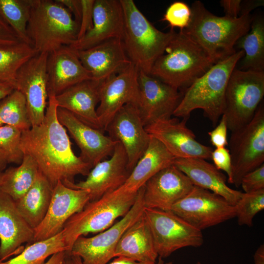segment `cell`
<instances>
[{
    "label": "cell",
    "instance_id": "6da1fadb",
    "mask_svg": "<svg viewBox=\"0 0 264 264\" xmlns=\"http://www.w3.org/2000/svg\"><path fill=\"white\" fill-rule=\"evenodd\" d=\"M57 108L55 96H48L43 122L22 132L20 147L53 188L58 181L71 188L75 177L87 176L92 167L74 154L66 130L58 119Z\"/></svg>",
    "mask_w": 264,
    "mask_h": 264
},
{
    "label": "cell",
    "instance_id": "7a4b0ae2",
    "mask_svg": "<svg viewBox=\"0 0 264 264\" xmlns=\"http://www.w3.org/2000/svg\"><path fill=\"white\" fill-rule=\"evenodd\" d=\"M191 17L188 26L182 30L199 45L216 62L228 57L237 50V41L250 29L251 14L237 18L216 16L199 0L192 4Z\"/></svg>",
    "mask_w": 264,
    "mask_h": 264
},
{
    "label": "cell",
    "instance_id": "3957f363",
    "mask_svg": "<svg viewBox=\"0 0 264 264\" xmlns=\"http://www.w3.org/2000/svg\"><path fill=\"white\" fill-rule=\"evenodd\" d=\"M243 55L242 50H237L213 65L184 90L173 116L188 120L193 110L200 109L204 116L216 126L223 114L229 79Z\"/></svg>",
    "mask_w": 264,
    "mask_h": 264
},
{
    "label": "cell",
    "instance_id": "277c9868",
    "mask_svg": "<svg viewBox=\"0 0 264 264\" xmlns=\"http://www.w3.org/2000/svg\"><path fill=\"white\" fill-rule=\"evenodd\" d=\"M216 62L180 30L154 64L150 75L177 89H185Z\"/></svg>",
    "mask_w": 264,
    "mask_h": 264
},
{
    "label": "cell",
    "instance_id": "5b68a950",
    "mask_svg": "<svg viewBox=\"0 0 264 264\" xmlns=\"http://www.w3.org/2000/svg\"><path fill=\"white\" fill-rule=\"evenodd\" d=\"M124 14L122 41L128 58L139 70L150 74L165 52L175 31H160L140 11L133 0H120Z\"/></svg>",
    "mask_w": 264,
    "mask_h": 264
},
{
    "label": "cell",
    "instance_id": "8992f818",
    "mask_svg": "<svg viewBox=\"0 0 264 264\" xmlns=\"http://www.w3.org/2000/svg\"><path fill=\"white\" fill-rule=\"evenodd\" d=\"M79 28L71 13L57 0H32L27 31L39 53L48 54L72 45L78 40Z\"/></svg>",
    "mask_w": 264,
    "mask_h": 264
},
{
    "label": "cell",
    "instance_id": "52a82bcc",
    "mask_svg": "<svg viewBox=\"0 0 264 264\" xmlns=\"http://www.w3.org/2000/svg\"><path fill=\"white\" fill-rule=\"evenodd\" d=\"M138 192L130 193L120 187L88 202L64 226L62 231L66 253L69 254L74 242L80 236L101 232L112 225L117 219L125 216L134 204Z\"/></svg>",
    "mask_w": 264,
    "mask_h": 264
},
{
    "label": "cell",
    "instance_id": "ba28073f",
    "mask_svg": "<svg viewBox=\"0 0 264 264\" xmlns=\"http://www.w3.org/2000/svg\"><path fill=\"white\" fill-rule=\"evenodd\" d=\"M264 96V72L235 68L227 86L222 115L234 131L253 117Z\"/></svg>",
    "mask_w": 264,
    "mask_h": 264
},
{
    "label": "cell",
    "instance_id": "9c48e42d",
    "mask_svg": "<svg viewBox=\"0 0 264 264\" xmlns=\"http://www.w3.org/2000/svg\"><path fill=\"white\" fill-rule=\"evenodd\" d=\"M228 142L232 165V182L240 186L242 177L264 162V107L259 106L252 119L233 131Z\"/></svg>",
    "mask_w": 264,
    "mask_h": 264
},
{
    "label": "cell",
    "instance_id": "30bf717a",
    "mask_svg": "<svg viewBox=\"0 0 264 264\" xmlns=\"http://www.w3.org/2000/svg\"><path fill=\"white\" fill-rule=\"evenodd\" d=\"M144 185L126 215L106 230L89 238L83 236L74 242L68 254L80 257L83 264H107L114 258L117 243L124 232L143 214Z\"/></svg>",
    "mask_w": 264,
    "mask_h": 264
},
{
    "label": "cell",
    "instance_id": "8fae6325",
    "mask_svg": "<svg viewBox=\"0 0 264 264\" xmlns=\"http://www.w3.org/2000/svg\"><path fill=\"white\" fill-rule=\"evenodd\" d=\"M143 215L151 230L158 257L165 258L186 247L203 243L201 230L172 211L145 208Z\"/></svg>",
    "mask_w": 264,
    "mask_h": 264
},
{
    "label": "cell",
    "instance_id": "7c38bea8",
    "mask_svg": "<svg viewBox=\"0 0 264 264\" xmlns=\"http://www.w3.org/2000/svg\"><path fill=\"white\" fill-rule=\"evenodd\" d=\"M171 211L201 231L236 217L234 205L221 196L196 186Z\"/></svg>",
    "mask_w": 264,
    "mask_h": 264
},
{
    "label": "cell",
    "instance_id": "4fadbf2b",
    "mask_svg": "<svg viewBox=\"0 0 264 264\" xmlns=\"http://www.w3.org/2000/svg\"><path fill=\"white\" fill-rule=\"evenodd\" d=\"M138 73V68L132 63L123 71L99 84V102L96 113L104 132L115 114L123 106L132 104L137 107Z\"/></svg>",
    "mask_w": 264,
    "mask_h": 264
},
{
    "label": "cell",
    "instance_id": "5bb4252c",
    "mask_svg": "<svg viewBox=\"0 0 264 264\" xmlns=\"http://www.w3.org/2000/svg\"><path fill=\"white\" fill-rule=\"evenodd\" d=\"M47 53H38L18 71L15 89L24 96L32 127L43 121L48 99L46 73Z\"/></svg>",
    "mask_w": 264,
    "mask_h": 264
},
{
    "label": "cell",
    "instance_id": "9a60e30c",
    "mask_svg": "<svg viewBox=\"0 0 264 264\" xmlns=\"http://www.w3.org/2000/svg\"><path fill=\"white\" fill-rule=\"evenodd\" d=\"M138 81L137 108L145 126L158 120L171 118L183 93L140 70Z\"/></svg>",
    "mask_w": 264,
    "mask_h": 264
},
{
    "label": "cell",
    "instance_id": "2e32d148",
    "mask_svg": "<svg viewBox=\"0 0 264 264\" xmlns=\"http://www.w3.org/2000/svg\"><path fill=\"white\" fill-rule=\"evenodd\" d=\"M90 201L87 190L66 186L58 181L53 190L47 213L34 230V242L44 240L61 232L67 220Z\"/></svg>",
    "mask_w": 264,
    "mask_h": 264
},
{
    "label": "cell",
    "instance_id": "e0dca14e",
    "mask_svg": "<svg viewBox=\"0 0 264 264\" xmlns=\"http://www.w3.org/2000/svg\"><path fill=\"white\" fill-rule=\"evenodd\" d=\"M105 131L112 140L122 145L129 167L132 171L148 148L151 138L145 130L137 107L132 104L123 106L114 116Z\"/></svg>",
    "mask_w": 264,
    "mask_h": 264
},
{
    "label": "cell",
    "instance_id": "ac0fdd59",
    "mask_svg": "<svg viewBox=\"0 0 264 264\" xmlns=\"http://www.w3.org/2000/svg\"><path fill=\"white\" fill-rule=\"evenodd\" d=\"M187 120L176 118L158 120L145 126L147 132L159 140L175 158L210 159L213 149L199 142L186 125Z\"/></svg>",
    "mask_w": 264,
    "mask_h": 264
},
{
    "label": "cell",
    "instance_id": "d6986e66",
    "mask_svg": "<svg viewBox=\"0 0 264 264\" xmlns=\"http://www.w3.org/2000/svg\"><path fill=\"white\" fill-rule=\"evenodd\" d=\"M131 172L125 150L117 142L110 158L96 164L85 180L75 183L71 188L87 190L90 201L96 200L121 187Z\"/></svg>",
    "mask_w": 264,
    "mask_h": 264
},
{
    "label": "cell",
    "instance_id": "ffe728a7",
    "mask_svg": "<svg viewBox=\"0 0 264 264\" xmlns=\"http://www.w3.org/2000/svg\"><path fill=\"white\" fill-rule=\"evenodd\" d=\"M193 187L188 177L176 166H168L153 176L144 185L145 208L170 211Z\"/></svg>",
    "mask_w": 264,
    "mask_h": 264
},
{
    "label": "cell",
    "instance_id": "44dd1931",
    "mask_svg": "<svg viewBox=\"0 0 264 264\" xmlns=\"http://www.w3.org/2000/svg\"><path fill=\"white\" fill-rule=\"evenodd\" d=\"M58 119L80 150V156L92 167L111 155L117 142L104 132L82 121L67 110L58 107Z\"/></svg>",
    "mask_w": 264,
    "mask_h": 264
},
{
    "label": "cell",
    "instance_id": "7402d4cb",
    "mask_svg": "<svg viewBox=\"0 0 264 264\" xmlns=\"http://www.w3.org/2000/svg\"><path fill=\"white\" fill-rule=\"evenodd\" d=\"M34 230L19 212L15 200L0 189V261L23 250V243L33 242Z\"/></svg>",
    "mask_w": 264,
    "mask_h": 264
},
{
    "label": "cell",
    "instance_id": "603a6c76",
    "mask_svg": "<svg viewBox=\"0 0 264 264\" xmlns=\"http://www.w3.org/2000/svg\"><path fill=\"white\" fill-rule=\"evenodd\" d=\"M76 51L91 80L99 83L123 71L132 63L122 40L118 38L109 39L89 48Z\"/></svg>",
    "mask_w": 264,
    "mask_h": 264
},
{
    "label": "cell",
    "instance_id": "cb8c5ba5",
    "mask_svg": "<svg viewBox=\"0 0 264 264\" xmlns=\"http://www.w3.org/2000/svg\"><path fill=\"white\" fill-rule=\"evenodd\" d=\"M48 96H56L82 81L91 80L76 50L63 45L48 54L46 61Z\"/></svg>",
    "mask_w": 264,
    "mask_h": 264
},
{
    "label": "cell",
    "instance_id": "d4e9b609",
    "mask_svg": "<svg viewBox=\"0 0 264 264\" xmlns=\"http://www.w3.org/2000/svg\"><path fill=\"white\" fill-rule=\"evenodd\" d=\"M124 25V14L120 0H95L91 28L70 46L80 50L109 39L122 40Z\"/></svg>",
    "mask_w": 264,
    "mask_h": 264
},
{
    "label": "cell",
    "instance_id": "484cf974",
    "mask_svg": "<svg viewBox=\"0 0 264 264\" xmlns=\"http://www.w3.org/2000/svg\"><path fill=\"white\" fill-rule=\"evenodd\" d=\"M173 164L183 172L194 186L209 190L235 205L242 192L227 186V177L214 165L200 158H175Z\"/></svg>",
    "mask_w": 264,
    "mask_h": 264
},
{
    "label": "cell",
    "instance_id": "4316f807",
    "mask_svg": "<svg viewBox=\"0 0 264 264\" xmlns=\"http://www.w3.org/2000/svg\"><path fill=\"white\" fill-rule=\"evenodd\" d=\"M99 83L92 80L82 81L67 88L55 98L58 107L67 110L90 126L103 131L96 113L99 102Z\"/></svg>",
    "mask_w": 264,
    "mask_h": 264
},
{
    "label": "cell",
    "instance_id": "83f0119b",
    "mask_svg": "<svg viewBox=\"0 0 264 264\" xmlns=\"http://www.w3.org/2000/svg\"><path fill=\"white\" fill-rule=\"evenodd\" d=\"M117 257L141 263L156 262L158 256L151 230L143 214L122 235L115 250L114 258Z\"/></svg>",
    "mask_w": 264,
    "mask_h": 264
},
{
    "label": "cell",
    "instance_id": "f1b7e54d",
    "mask_svg": "<svg viewBox=\"0 0 264 264\" xmlns=\"http://www.w3.org/2000/svg\"><path fill=\"white\" fill-rule=\"evenodd\" d=\"M175 159L159 140L151 136L148 148L120 187L130 193H137L153 176L173 164Z\"/></svg>",
    "mask_w": 264,
    "mask_h": 264
},
{
    "label": "cell",
    "instance_id": "f546056e",
    "mask_svg": "<svg viewBox=\"0 0 264 264\" xmlns=\"http://www.w3.org/2000/svg\"><path fill=\"white\" fill-rule=\"evenodd\" d=\"M235 46L244 52L236 69L264 72V18L262 14L252 16L249 30L237 41Z\"/></svg>",
    "mask_w": 264,
    "mask_h": 264
},
{
    "label": "cell",
    "instance_id": "4dcf8cb0",
    "mask_svg": "<svg viewBox=\"0 0 264 264\" xmlns=\"http://www.w3.org/2000/svg\"><path fill=\"white\" fill-rule=\"evenodd\" d=\"M53 190V187L39 172L30 188L15 200L19 212L33 229L41 223L47 213Z\"/></svg>",
    "mask_w": 264,
    "mask_h": 264
},
{
    "label": "cell",
    "instance_id": "1f68e13d",
    "mask_svg": "<svg viewBox=\"0 0 264 264\" xmlns=\"http://www.w3.org/2000/svg\"><path fill=\"white\" fill-rule=\"evenodd\" d=\"M39 173L36 162L30 155L24 154L19 166L10 167L3 172L0 189L16 200L30 188Z\"/></svg>",
    "mask_w": 264,
    "mask_h": 264
},
{
    "label": "cell",
    "instance_id": "d6a6232c",
    "mask_svg": "<svg viewBox=\"0 0 264 264\" xmlns=\"http://www.w3.org/2000/svg\"><path fill=\"white\" fill-rule=\"evenodd\" d=\"M39 53L34 47L23 42L0 46V81L12 84L20 68Z\"/></svg>",
    "mask_w": 264,
    "mask_h": 264
},
{
    "label": "cell",
    "instance_id": "836d02e7",
    "mask_svg": "<svg viewBox=\"0 0 264 264\" xmlns=\"http://www.w3.org/2000/svg\"><path fill=\"white\" fill-rule=\"evenodd\" d=\"M66 251L62 231L49 239L31 243L17 256L5 262L0 261V264H44L48 257Z\"/></svg>",
    "mask_w": 264,
    "mask_h": 264
},
{
    "label": "cell",
    "instance_id": "e575fe53",
    "mask_svg": "<svg viewBox=\"0 0 264 264\" xmlns=\"http://www.w3.org/2000/svg\"><path fill=\"white\" fill-rule=\"evenodd\" d=\"M32 0H0V17L23 43L32 45L27 31Z\"/></svg>",
    "mask_w": 264,
    "mask_h": 264
},
{
    "label": "cell",
    "instance_id": "d590c367",
    "mask_svg": "<svg viewBox=\"0 0 264 264\" xmlns=\"http://www.w3.org/2000/svg\"><path fill=\"white\" fill-rule=\"evenodd\" d=\"M8 125L22 132L31 127L25 99L15 89L0 101V126Z\"/></svg>",
    "mask_w": 264,
    "mask_h": 264
},
{
    "label": "cell",
    "instance_id": "8d00e7d4",
    "mask_svg": "<svg viewBox=\"0 0 264 264\" xmlns=\"http://www.w3.org/2000/svg\"><path fill=\"white\" fill-rule=\"evenodd\" d=\"M235 206L238 224L252 226L255 215L264 209V189L250 193L242 192Z\"/></svg>",
    "mask_w": 264,
    "mask_h": 264
},
{
    "label": "cell",
    "instance_id": "74e56055",
    "mask_svg": "<svg viewBox=\"0 0 264 264\" xmlns=\"http://www.w3.org/2000/svg\"><path fill=\"white\" fill-rule=\"evenodd\" d=\"M22 131L14 127L0 126V150L7 156L9 163L20 164L23 154L20 147Z\"/></svg>",
    "mask_w": 264,
    "mask_h": 264
},
{
    "label": "cell",
    "instance_id": "f35d334b",
    "mask_svg": "<svg viewBox=\"0 0 264 264\" xmlns=\"http://www.w3.org/2000/svg\"><path fill=\"white\" fill-rule=\"evenodd\" d=\"M191 17V8L186 3L178 1L169 5L161 21L167 22L172 29L183 30L188 26Z\"/></svg>",
    "mask_w": 264,
    "mask_h": 264
},
{
    "label": "cell",
    "instance_id": "ab89813d",
    "mask_svg": "<svg viewBox=\"0 0 264 264\" xmlns=\"http://www.w3.org/2000/svg\"><path fill=\"white\" fill-rule=\"evenodd\" d=\"M240 186L244 193H250L264 189V164L245 174Z\"/></svg>",
    "mask_w": 264,
    "mask_h": 264
},
{
    "label": "cell",
    "instance_id": "60d3db41",
    "mask_svg": "<svg viewBox=\"0 0 264 264\" xmlns=\"http://www.w3.org/2000/svg\"><path fill=\"white\" fill-rule=\"evenodd\" d=\"M210 159L218 170L226 173L227 181L232 184V165L229 150L225 147L215 148L211 153Z\"/></svg>",
    "mask_w": 264,
    "mask_h": 264
},
{
    "label": "cell",
    "instance_id": "b9f144b4",
    "mask_svg": "<svg viewBox=\"0 0 264 264\" xmlns=\"http://www.w3.org/2000/svg\"><path fill=\"white\" fill-rule=\"evenodd\" d=\"M94 1L95 0H81L82 15L78 40L84 36L92 26Z\"/></svg>",
    "mask_w": 264,
    "mask_h": 264
},
{
    "label": "cell",
    "instance_id": "7bdbcfd3",
    "mask_svg": "<svg viewBox=\"0 0 264 264\" xmlns=\"http://www.w3.org/2000/svg\"><path fill=\"white\" fill-rule=\"evenodd\" d=\"M228 127L226 119L222 115L219 124L208 132L210 142L215 148L225 147L228 144L227 141Z\"/></svg>",
    "mask_w": 264,
    "mask_h": 264
},
{
    "label": "cell",
    "instance_id": "ee69618b",
    "mask_svg": "<svg viewBox=\"0 0 264 264\" xmlns=\"http://www.w3.org/2000/svg\"><path fill=\"white\" fill-rule=\"evenodd\" d=\"M21 42L11 27L0 17V46Z\"/></svg>",
    "mask_w": 264,
    "mask_h": 264
},
{
    "label": "cell",
    "instance_id": "f6af8a7d",
    "mask_svg": "<svg viewBox=\"0 0 264 264\" xmlns=\"http://www.w3.org/2000/svg\"><path fill=\"white\" fill-rule=\"evenodd\" d=\"M241 0H221L220 3L223 9L225 16L237 18L241 9Z\"/></svg>",
    "mask_w": 264,
    "mask_h": 264
},
{
    "label": "cell",
    "instance_id": "bcb514c9",
    "mask_svg": "<svg viewBox=\"0 0 264 264\" xmlns=\"http://www.w3.org/2000/svg\"><path fill=\"white\" fill-rule=\"evenodd\" d=\"M57 1L69 11L74 19L80 24L82 15L81 0H57Z\"/></svg>",
    "mask_w": 264,
    "mask_h": 264
},
{
    "label": "cell",
    "instance_id": "7dc6e473",
    "mask_svg": "<svg viewBox=\"0 0 264 264\" xmlns=\"http://www.w3.org/2000/svg\"><path fill=\"white\" fill-rule=\"evenodd\" d=\"M70 257L73 264H83L80 257L77 256H70ZM115 258L112 262L109 264H156V262H138L123 257H117Z\"/></svg>",
    "mask_w": 264,
    "mask_h": 264
},
{
    "label": "cell",
    "instance_id": "c3c4849f",
    "mask_svg": "<svg viewBox=\"0 0 264 264\" xmlns=\"http://www.w3.org/2000/svg\"><path fill=\"white\" fill-rule=\"evenodd\" d=\"M263 0H242L241 9L239 16L250 14V12L256 8L264 5Z\"/></svg>",
    "mask_w": 264,
    "mask_h": 264
},
{
    "label": "cell",
    "instance_id": "681fc988",
    "mask_svg": "<svg viewBox=\"0 0 264 264\" xmlns=\"http://www.w3.org/2000/svg\"><path fill=\"white\" fill-rule=\"evenodd\" d=\"M66 255V251L55 253L50 256L49 260L44 264H64Z\"/></svg>",
    "mask_w": 264,
    "mask_h": 264
},
{
    "label": "cell",
    "instance_id": "f907efd6",
    "mask_svg": "<svg viewBox=\"0 0 264 264\" xmlns=\"http://www.w3.org/2000/svg\"><path fill=\"white\" fill-rule=\"evenodd\" d=\"M15 89V87L12 84L0 81V101Z\"/></svg>",
    "mask_w": 264,
    "mask_h": 264
},
{
    "label": "cell",
    "instance_id": "816d5d0a",
    "mask_svg": "<svg viewBox=\"0 0 264 264\" xmlns=\"http://www.w3.org/2000/svg\"><path fill=\"white\" fill-rule=\"evenodd\" d=\"M254 264H264V246L261 245L256 251L254 256ZM196 264H202L197 262Z\"/></svg>",
    "mask_w": 264,
    "mask_h": 264
},
{
    "label": "cell",
    "instance_id": "f5cc1de1",
    "mask_svg": "<svg viewBox=\"0 0 264 264\" xmlns=\"http://www.w3.org/2000/svg\"><path fill=\"white\" fill-rule=\"evenodd\" d=\"M9 162L6 154L0 150V172L5 169Z\"/></svg>",
    "mask_w": 264,
    "mask_h": 264
},
{
    "label": "cell",
    "instance_id": "db71d44e",
    "mask_svg": "<svg viewBox=\"0 0 264 264\" xmlns=\"http://www.w3.org/2000/svg\"><path fill=\"white\" fill-rule=\"evenodd\" d=\"M64 264H73L70 256L66 253Z\"/></svg>",
    "mask_w": 264,
    "mask_h": 264
},
{
    "label": "cell",
    "instance_id": "11a10c76",
    "mask_svg": "<svg viewBox=\"0 0 264 264\" xmlns=\"http://www.w3.org/2000/svg\"><path fill=\"white\" fill-rule=\"evenodd\" d=\"M156 264H172V263L169 262L167 263H164L163 259L160 257H158V261L157 262H156Z\"/></svg>",
    "mask_w": 264,
    "mask_h": 264
},
{
    "label": "cell",
    "instance_id": "9f6ffc18",
    "mask_svg": "<svg viewBox=\"0 0 264 264\" xmlns=\"http://www.w3.org/2000/svg\"><path fill=\"white\" fill-rule=\"evenodd\" d=\"M3 176H4L3 172H0V185L1 184V183L2 182L3 178Z\"/></svg>",
    "mask_w": 264,
    "mask_h": 264
}]
</instances>
